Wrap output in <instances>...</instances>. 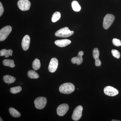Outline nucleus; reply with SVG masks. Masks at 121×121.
I'll list each match as a JSON object with an SVG mask.
<instances>
[{"label": "nucleus", "mask_w": 121, "mask_h": 121, "mask_svg": "<svg viewBox=\"0 0 121 121\" xmlns=\"http://www.w3.org/2000/svg\"><path fill=\"white\" fill-rule=\"evenodd\" d=\"M75 87L73 84L71 83H65L60 85L59 91L60 93L65 94H69L73 92Z\"/></svg>", "instance_id": "f257e3e1"}, {"label": "nucleus", "mask_w": 121, "mask_h": 121, "mask_svg": "<svg viewBox=\"0 0 121 121\" xmlns=\"http://www.w3.org/2000/svg\"><path fill=\"white\" fill-rule=\"evenodd\" d=\"M74 33L73 31H71L67 27H65L56 31L55 35L56 37L66 38L71 36Z\"/></svg>", "instance_id": "f03ea898"}, {"label": "nucleus", "mask_w": 121, "mask_h": 121, "mask_svg": "<svg viewBox=\"0 0 121 121\" xmlns=\"http://www.w3.org/2000/svg\"><path fill=\"white\" fill-rule=\"evenodd\" d=\"M115 17L111 14H107L104 17L103 22V27L105 29H108L114 21Z\"/></svg>", "instance_id": "7ed1b4c3"}, {"label": "nucleus", "mask_w": 121, "mask_h": 121, "mask_svg": "<svg viewBox=\"0 0 121 121\" xmlns=\"http://www.w3.org/2000/svg\"><path fill=\"white\" fill-rule=\"evenodd\" d=\"M47 99L44 97H39L36 99L34 103L35 107L38 109H42L45 107L47 104Z\"/></svg>", "instance_id": "20e7f679"}, {"label": "nucleus", "mask_w": 121, "mask_h": 121, "mask_svg": "<svg viewBox=\"0 0 121 121\" xmlns=\"http://www.w3.org/2000/svg\"><path fill=\"white\" fill-rule=\"evenodd\" d=\"M12 31V28L10 26L4 27L0 30V41L6 39Z\"/></svg>", "instance_id": "39448f33"}, {"label": "nucleus", "mask_w": 121, "mask_h": 121, "mask_svg": "<svg viewBox=\"0 0 121 121\" xmlns=\"http://www.w3.org/2000/svg\"><path fill=\"white\" fill-rule=\"evenodd\" d=\"M83 107L82 106H78L74 110L72 118L74 121L79 120L82 116Z\"/></svg>", "instance_id": "423d86ee"}, {"label": "nucleus", "mask_w": 121, "mask_h": 121, "mask_svg": "<svg viewBox=\"0 0 121 121\" xmlns=\"http://www.w3.org/2000/svg\"><path fill=\"white\" fill-rule=\"evenodd\" d=\"M17 4L18 8L22 11L29 10L31 6V3L29 0H19Z\"/></svg>", "instance_id": "0eeeda50"}, {"label": "nucleus", "mask_w": 121, "mask_h": 121, "mask_svg": "<svg viewBox=\"0 0 121 121\" xmlns=\"http://www.w3.org/2000/svg\"><path fill=\"white\" fill-rule=\"evenodd\" d=\"M104 93L108 96L113 97L118 94L119 91L117 89L111 86H107L104 89Z\"/></svg>", "instance_id": "6e6552de"}, {"label": "nucleus", "mask_w": 121, "mask_h": 121, "mask_svg": "<svg viewBox=\"0 0 121 121\" xmlns=\"http://www.w3.org/2000/svg\"><path fill=\"white\" fill-rule=\"evenodd\" d=\"M69 109V106L68 104H60L56 110L57 113L58 115L62 117L65 115Z\"/></svg>", "instance_id": "1a4fd4ad"}, {"label": "nucleus", "mask_w": 121, "mask_h": 121, "mask_svg": "<svg viewBox=\"0 0 121 121\" xmlns=\"http://www.w3.org/2000/svg\"><path fill=\"white\" fill-rule=\"evenodd\" d=\"M58 66V60L55 58H53L50 60L48 70L51 73H54L56 71Z\"/></svg>", "instance_id": "9d476101"}, {"label": "nucleus", "mask_w": 121, "mask_h": 121, "mask_svg": "<svg viewBox=\"0 0 121 121\" xmlns=\"http://www.w3.org/2000/svg\"><path fill=\"white\" fill-rule=\"evenodd\" d=\"M84 55V52L82 51L79 52L78 56L72 58L71 62L73 64H76L78 65H80L83 62L82 56Z\"/></svg>", "instance_id": "9b49d317"}, {"label": "nucleus", "mask_w": 121, "mask_h": 121, "mask_svg": "<svg viewBox=\"0 0 121 121\" xmlns=\"http://www.w3.org/2000/svg\"><path fill=\"white\" fill-rule=\"evenodd\" d=\"M30 39L28 35H26L24 36L22 39L21 45L22 49L25 51L28 50L30 45Z\"/></svg>", "instance_id": "f8f14e48"}, {"label": "nucleus", "mask_w": 121, "mask_h": 121, "mask_svg": "<svg viewBox=\"0 0 121 121\" xmlns=\"http://www.w3.org/2000/svg\"><path fill=\"white\" fill-rule=\"evenodd\" d=\"M55 43L60 47H64L71 43V41L68 39H63L56 40L55 41Z\"/></svg>", "instance_id": "ddd939ff"}, {"label": "nucleus", "mask_w": 121, "mask_h": 121, "mask_svg": "<svg viewBox=\"0 0 121 121\" xmlns=\"http://www.w3.org/2000/svg\"><path fill=\"white\" fill-rule=\"evenodd\" d=\"M13 51L11 49L7 50L4 49L0 51V56H4L5 58H8L9 56H12Z\"/></svg>", "instance_id": "4468645a"}, {"label": "nucleus", "mask_w": 121, "mask_h": 121, "mask_svg": "<svg viewBox=\"0 0 121 121\" xmlns=\"http://www.w3.org/2000/svg\"><path fill=\"white\" fill-rule=\"evenodd\" d=\"M3 79L4 82L8 84L13 83L16 80V78L9 75L4 76Z\"/></svg>", "instance_id": "2eb2a0df"}, {"label": "nucleus", "mask_w": 121, "mask_h": 121, "mask_svg": "<svg viewBox=\"0 0 121 121\" xmlns=\"http://www.w3.org/2000/svg\"><path fill=\"white\" fill-rule=\"evenodd\" d=\"M3 65L6 66L11 68L15 67V65L14 61L12 60L5 59L2 61Z\"/></svg>", "instance_id": "dca6fc26"}, {"label": "nucleus", "mask_w": 121, "mask_h": 121, "mask_svg": "<svg viewBox=\"0 0 121 121\" xmlns=\"http://www.w3.org/2000/svg\"><path fill=\"white\" fill-rule=\"evenodd\" d=\"M71 6L72 9L75 12H78L81 10V7L78 2L76 1H73L72 2Z\"/></svg>", "instance_id": "f3484780"}, {"label": "nucleus", "mask_w": 121, "mask_h": 121, "mask_svg": "<svg viewBox=\"0 0 121 121\" xmlns=\"http://www.w3.org/2000/svg\"><path fill=\"white\" fill-rule=\"evenodd\" d=\"M9 111L11 115L14 117H20L21 114L19 111L16 109L13 108H10L9 109Z\"/></svg>", "instance_id": "a211bd4d"}, {"label": "nucleus", "mask_w": 121, "mask_h": 121, "mask_svg": "<svg viewBox=\"0 0 121 121\" xmlns=\"http://www.w3.org/2000/svg\"><path fill=\"white\" fill-rule=\"evenodd\" d=\"M27 75L28 78L31 79H37L39 78V74L33 70L29 71L28 72Z\"/></svg>", "instance_id": "6ab92c4d"}, {"label": "nucleus", "mask_w": 121, "mask_h": 121, "mask_svg": "<svg viewBox=\"0 0 121 121\" xmlns=\"http://www.w3.org/2000/svg\"><path fill=\"white\" fill-rule=\"evenodd\" d=\"M41 66L40 61L39 59H36L33 61L32 63L33 68L35 70H37L40 68Z\"/></svg>", "instance_id": "aec40b11"}, {"label": "nucleus", "mask_w": 121, "mask_h": 121, "mask_svg": "<svg viewBox=\"0 0 121 121\" xmlns=\"http://www.w3.org/2000/svg\"><path fill=\"white\" fill-rule=\"evenodd\" d=\"M61 17V14L59 12H56L53 14L52 18V22H56L60 19Z\"/></svg>", "instance_id": "412c9836"}, {"label": "nucleus", "mask_w": 121, "mask_h": 121, "mask_svg": "<svg viewBox=\"0 0 121 121\" xmlns=\"http://www.w3.org/2000/svg\"><path fill=\"white\" fill-rule=\"evenodd\" d=\"M10 91L12 94H16L20 93L22 90L20 86L13 87L10 88Z\"/></svg>", "instance_id": "4be33fe9"}, {"label": "nucleus", "mask_w": 121, "mask_h": 121, "mask_svg": "<svg viewBox=\"0 0 121 121\" xmlns=\"http://www.w3.org/2000/svg\"><path fill=\"white\" fill-rule=\"evenodd\" d=\"M93 56L94 59L96 60L99 59V52L98 49L95 48L94 49L93 52Z\"/></svg>", "instance_id": "5701e85b"}, {"label": "nucleus", "mask_w": 121, "mask_h": 121, "mask_svg": "<svg viewBox=\"0 0 121 121\" xmlns=\"http://www.w3.org/2000/svg\"><path fill=\"white\" fill-rule=\"evenodd\" d=\"M111 53L113 56L116 58L119 59L121 57V54L117 50H112L111 51Z\"/></svg>", "instance_id": "b1692460"}, {"label": "nucleus", "mask_w": 121, "mask_h": 121, "mask_svg": "<svg viewBox=\"0 0 121 121\" xmlns=\"http://www.w3.org/2000/svg\"><path fill=\"white\" fill-rule=\"evenodd\" d=\"M112 42L114 45L116 47H120L121 45V41L119 39L114 38L113 39Z\"/></svg>", "instance_id": "393cba45"}, {"label": "nucleus", "mask_w": 121, "mask_h": 121, "mask_svg": "<svg viewBox=\"0 0 121 121\" xmlns=\"http://www.w3.org/2000/svg\"><path fill=\"white\" fill-rule=\"evenodd\" d=\"M101 64V62L99 59L95 60V64L96 66H100Z\"/></svg>", "instance_id": "a878e982"}, {"label": "nucleus", "mask_w": 121, "mask_h": 121, "mask_svg": "<svg viewBox=\"0 0 121 121\" xmlns=\"http://www.w3.org/2000/svg\"><path fill=\"white\" fill-rule=\"evenodd\" d=\"M4 12V8L1 2H0V17H1Z\"/></svg>", "instance_id": "bb28decb"}, {"label": "nucleus", "mask_w": 121, "mask_h": 121, "mask_svg": "<svg viewBox=\"0 0 121 121\" xmlns=\"http://www.w3.org/2000/svg\"><path fill=\"white\" fill-rule=\"evenodd\" d=\"M112 121H118V120H112Z\"/></svg>", "instance_id": "cd10ccee"}, {"label": "nucleus", "mask_w": 121, "mask_h": 121, "mask_svg": "<svg viewBox=\"0 0 121 121\" xmlns=\"http://www.w3.org/2000/svg\"><path fill=\"white\" fill-rule=\"evenodd\" d=\"M3 121V120H2V119H1V117H0V121Z\"/></svg>", "instance_id": "c85d7f7f"}]
</instances>
